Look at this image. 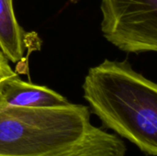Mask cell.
Here are the masks:
<instances>
[{
  "instance_id": "1",
  "label": "cell",
  "mask_w": 157,
  "mask_h": 156,
  "mask_svg": "<svg viewBox=\"0 0 157 156\" xmlns=\"http://www.w3.org/2000/svg\"><path fill=\"white\" fill-rule=\"evenodd\" d=\"M123 140L91 122L88 107L0 109V156H126Z\"/></svg>"
},
{
  "instance_id": "2",
  "label": "cell",
  "mask_w": 157,
  "mask_h": 156,
  "mask_svg": "<svg viewBox=\"0 0 157 156\" xmlns=\"http://www.w3.org/2000/svg\"><path fill=\"white\" fill-rule=\"evenodd\" d=\"M84 98L104 127L157 154V86L127 62L104 60L91 67L83 84Z\"/></svg>"
},
{
  "instance_id": "3",
  "label": "cell",
  "mask_w": 157,
  "mask_h": 156,
  "mask_svg": "<svg viewBox=\"0 0 157 156\" xmlns=\"http://www.w3.org/2000/svg\"><path fill=\"white\" fill-rule=\"evenodd\" d=\"M105 39L126 52L157 51V0H101Z\"/></svg>"
},
{
  "instance_id": "4",
  "label": "cell",
  "mask_w": 157,
  "mask_h": 156,
  "mask_svg": "<svg viewBox=\"0 0 157 156\" xmlns=\"http://www.w3.org/2000/svg\"><path fill=\"white\" fill-rule=\"evenodd\" d=\"M40 39L26 31L15 15L13 0H0V52L13 63H19L29 53L40 49Z\"/></svg>"
},
{
  "instance_id": "5",
  "label": "cell",
  "mask_w": 157,
  "mask_h": 156,
  "mask_svg": "<svg viewBox=\"0 0 157 156\" xmlns=\"http://www.w3.org/2000/svg\"><path fill=\"white\" fill-rule=\"evenodd\" d=\"M69 103L56 91L26 82L17 73L0 83V109L12 107L50 108Z\"/></svg>"
},
{
  "instance_id": "6",
  "label": "cell",
  "mask_w": 157,
  "mask_h": 156,
  "mask_svg": "<svg viewBox=\"0 0 157 156\" xmlns=\"http://www.w3.org/2000/svg\"><path fill=\"white\" fill-rule=\"evenodd\" d=\"M16 74L12 70V68L9 65V62L4 57V55L0 52V83L6 79L9 76H12Z\"/></svg>"
}]
</instances>
